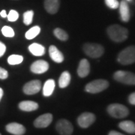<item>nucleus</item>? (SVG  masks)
<instances>
[{"instance_id":"obj_8","label":"nucleus","mask_w":135,"mask_h":135,"mask_svg":"<svg viewBox=\"0 0 135 135\" xmlns=\"http://www.w3.org/2000/svg\"><path fill=\"white\" fill-rule=\"evenodd\" d=\"M95 121V116L89 112L83 113L77 118V123L80 127L83 128H86L92 125Z\"/></svg>"},{"instance_id":"obj_34","label":"nucleus","mask_w":135,"mask_h":135,"mask_svg":"<svg viewBox=\"0 0 135 135\" xmlns=\"http://www.w3.org/2000/svg\"><path fill=\"white\" fill-rule=\"evenodd\" d=\"M3 89L0 87V101H1V99L2 98V96H3Z\"/></svg>"},{"instance_id":"obj_35","label":"nucleus","mask_w":135,"mask_h":135,"mask_svg":"<svg viewBox=\"0 0 135 135\" xmlns=\"http://www.w3.org/2000/svg\"><path fill=\"white\" fill-rule=\"evenodd\" d=\"M131 3H132L133 5H135V0H130Z\"/></svg>"},{"instance_id":"obj_12","label":"nucleus","mask_w":135,"mask_h":135,"mask_svg":"<svg viewBox=\"0 0 135 135\" xmlns=\"http://www.w3.org/2000/svg\"><path fill=\"white\" fill-rule=\"evenodd\" d=\"M6 131L14 135H23L26 133V128L17 122H11L5 126Z\"/></svg>"},{"instance_id":"obj_29","label":"nucleus","mask_w":135,"mask_h":135,"mask_svg":"<svg viewBox=\"0 0 135 135\" xmlns=\"http://www.w3.org/2000/svg\"><path fill=\"white\" fill-rule=\"evenodd\" d=\"M8 72L3 68L0 67V79L5 80L8 78Z\"/></svg>"},{"instance_id":"obj_9","label":"nucleus","mask_w":135,"mask_h":135,"mask_svg":"<svg viewBox=\"0 0 135 135\" xmlns=\"http://www.w3.org/2000/svg\"><path fill=\"white\" fill-rule=\"evenodd\" d=\"M41 82L38 80H34L26 83L23 87V91L26 95H35L41 90Z\"/></svg>"},{"instance_id":"obj_10","label":"nucleus","mask_w":135,"mask_h":135,"mask_svg":"<svg viewBox=\"0 0 135 135\" xmlns=\"http://www.w3.org/2000/svg\"><path fill=\"white\" fill-rule=\"evenodd\" d=\"M53 121V115L51 113H45L38 116L34 121V126L38 128H47Z\"/></svg>"},{"instance_id":"obj_16","label":"nucleus","mask_w":135,"mask_h":135,"mask_svg":"<svg viewBox=\"0 0 135 135\" xmlns=\"http://www.w3.org/2000/svg\"><path fill=\"white\" fill-rule=\"evenodd\" d=\"M49 55L52 60L56 63H62L64 61V56L61 51L59 50V49L54 46L51 45L49 48Z\"/></svg>"},{"instance_id":"obj_3","label":"nucleus","mask_w":135,"mask_h":135,"mask_svg":"<svg viewBox=\"0 0 135 135\" xmlns=\"http://www.w3.org/2000/svg\"><path fill=\"white\" fill-rule=\"evenodd\" d=\"M83 50L84 53L88 56L93 59L101 57L104 53V47L96 43H86L83 47Z\"/></svg>"},{"instance_id":"obj_11","label":"nucleus","mask_w":135,"mask_h":135,"mask_svg":"<svg viewBox=\"0 0 135 135\" xmlns=\"http://www.w3.org/2000/svg\"><path fill=\"white\" fill-rule=\"evenodd\" d=\"M49 69V64L44 60H37L30 66V71L34 74H43Z\"/></svg>"},{"instance_id":"obj_13","label":"nucleus","mask_w":135,"mask_h":135,"mask_svg":"<svg viewBox=\"0 0 135 135\" xmlns=\"http://www.w3.org/2000/svg\"><path fill=\"white\" fill-rule=\"evenodd\" d=\"M119 14H120V18L123 22H128L131 18L130 8L128 3L126 0H122L119 2Z\"/></svg>"},{"instance_id":"obj_18","label":"nucleus","mask_w":135,"mask_h":135,"mask_svg":"<svg viewBox=\"0 0 135 135\" xmlns=\"http://www.w3.org/2000/svg\"><path fill=\"white\" fill-rule=\"evenodd\" d=\"M29 50L30 53L35 56H41L45 53V48L41 44L33 43L29 46Z\"/></svg>"},{"instance_id":"obj_28","label":"nucleus","mask_w":135,"mask_h":135,"mask_svg":"<svg viewBox=\"0 0 135 135\" xmlns=\"http://www.w3.org/2000/svg\"><path fill=\"white\" fill-rule=\"evenodd\" d=\"M106 5L111 9H116L119 6V2L118 0H104Z\"/></svg>"},{"instance_id":"obj_17","label":"nucleus","mask_w":135,"mask_h":135,"mask_svg":"<svg viewBox=\"0 0 135 135\" xmlns=\"http://www.w3.org/2000/svg\"><path fill=\"white\" fill-rule=\"evenodd\" d=\"M20 110L25 112H31L35 111L38 109V104L32 101H21L18 104Z\"/></svg>"},{"instance_id":"obj_36","label":"nucleus","mask_w":135,"mask_h":135,"mask_svg":"<svg viewBox=\"0 0 135 135\" xmlns=\"http://www.w3.org/2000/svg\"><path fill=\"white\" fill-rule=\"evenodd\" d=\"M0 135H2V134H0Z\"/></svg>"},{"instance_id":"obj_15","label":"nucleus","mask_w":135,"mask_h":135,"mask_svg":"<svg viewBox=\"0 0 135 135\" xmlns=\"http://www.w3.org/2000/svg\"><path fill=\"white\" fill-rule=\"evenodd\" d=\"M44 8L50 15H55L58 12L60 6L59 0H44Z\"/></svg>"},{"instance_id":"obj_14","label":"nucleus","mask_w":135,"mask_h":135,"mask_svg":"<svg viewBox=\"0 0 135 135\" xmlns=\"http://www.w3.org/2000/svg\"><path fill=\"white\" fill-rule=\"evenodd\" d=\"M90 72V64L89 62L86 59H83L79 63V65L77 68V74L80 77H86L89 75Z\"/></svg>"},{"instance_id":"obj_1","label":"nucleus","mask_w":135,"mask_h":135,"mask_svg":"<svg viewBox=\"0 0 135 135\" xmlns=\"http://www.w3.org/2000/svg\"><path fill=\"white\" fill-rule=\"evenodd\" d=\"M109 38L114 42H122L128 38V30L120 25H111L107 29Z\"/></svg>"},{"instance_id":"obj_2","label":"nucleus","mask_w":135,"mask_h":135,"mask_svg":"<svg viewBox=\"0 0 135 135\" xmlns=\"http://www.w3.org/2000/svg\"><path fill=\"white\" fill-rule=\"evenodd\" d=\"M117 61L123 65L135 62V46H129L122 50L117 56Z\"/></svg>"},{"instance_id":"obj_26","label":"nucleus","mask_w":135,"mask_h":135,"mask_svg":"<svg viewBox=\"0 0 135 135\" xmlns=\"http://www.w3.org/2000/svg\"><path fill=\"white\" fill-rule=\"evenodd\" d=\"M2 33L3 34L4 36L8 37V38H13L15 35L14 29L8 26H5L2 29Z\"/></svg>"},{"instance_id":"obj_27","label":"nucleus","mask_w":135,"mask_h":135,"mask_svg":"<svg viewBox=\"0 0 135 135\" xmlns=\"http://www.w3.org/2000/svg\"><path fill=\"white\" fill-rule=\"evenodd\" d=\"M7 17H8V21H10V22H15L19 17V14L15 10H11L8 15H7Z\"/></svg>"},{"instance_id":"obj_5","label":"nucleus","mask_w":135,"mask_h":135,"mask_svg":"<svg viewBox=\"0 0 135 135\" xmlns=\"http://www.w3.org/2000/svg\"><path fill=\"white\" fill-rule=\"evenodd\" d=\"M109 86V83L106 80L98 79L89 83L85 86V91L89 93L96 94L103 92Z\"/></svg>"},{"instance_id":"obj_23","label":"nucleus","mask_w":135,"mask_h":135,"mask_svg":"<svg viewBox=\"0 0 135 135\" xmlns=\"http://www.w3.org/2000/svg\"><path fill=\"white\" fill-rule=\"evenodd\" d=\"M53 35H55V37H56L59 40H60L62 41H66L68 39V35L67 32L60 28H56L54 29Z\"/></svg>"},{"instance_id":"obj_30","label":"nucleus","mask_w":135,"mask_h":135,"mask_svg":"<svg viewBox=\"0 0 135 135\" xmlns=\"http://www.w3.org/2000/svg\"><path fill=\"white\" fill-rule=\"evenodd\" d=\"M5 51H6V46L5 45V44L0 41V57H2L5 54Z\"/></svg>"},{"instance_id":"obj_31","label":"nucleus","mask_w":135,"mask_h":135,"mask_svg":"<svg viewBox=\"0 0 135 135\" xmlns=\"http://www.w3.org/2000/svg\"><path fill=\"white\" fill-rule=\"evenodd\" d=\"M128 102L132 105H135V92H132L128 96Z\"/></svg>"},{"instance_id":"obj_4","label":"nucleus","mask_w":135,"mask_h":135,"mask_svg":"<svg viewBox=\"0 0 135 135\" xmlns=\"http://www.w3.org/2000/svg\"><path fill=\"white\" fill-rule=\"evenodd\" d=\"M107 110L109 115L116 119H122L129 114V110L128 107L121 104H111L107 107Z\"/></svg>"},{"instance_id":"obj_22","label":"nucleus","mask_w":135,"mask_h":135,"mask_svg":"<svg viewBox=\"0 0 135 135\" xmlns=\"http://www.w3.org/2000/svg\"><path fill=\"white\" fill-rule=\"evenodd\" d=\"M40 32H41V28L38 26H35L26 32L25 37L28 40H32V39L35 38L36 36H38L40 33Z\"/></svg>"},{"instance_id":"obj_7","label":"nucleus","mask_w":135,"mask_h":135,"mask_svg":"<svg viewBox=\"0 0 135 135\" xmlns=\"http://www.w3.org/2000/svg\"><path fill=\"white\" fill-rule=\"evenodd\" d=\"M56 129L60 135H71L74 131L72 124L67 119H62L56 125Z\"/></svg>"},{"instance_id":"obj_33","label":"nucleus","mask_w":135,"mask_h":135,"mask_svg":"<svg viewBox=\"0 0 135 135\" xmlns=\"http://www.w3.org/2000/svg\"><path fill=\"white\" fill-rule=\"evenodd\" d=\"M0 15H1V17H3V18H5V17H7V14H6V11L5 10H2L1 12H0Z\"/></svg>"},{"instance_id":"obj_32","label":"nucleus","mask_w":135,"mask_h":135,"mask_svg":"<svg viewBox=\"0 0 135 135\" xmlns=\"http://www.w3.org/2000/svg\"><path fill=\"white\" fill-rule=\"evenodd\" d=\"M108 135H125L123 134H122L120 132H118V131H111L109 132Z\"/></svg>"},{"instance_id":"obj_20","label":"nucleus","mask_w":135,"mask_h":135,"mask_svg":"<svg viewBox=\"0 0 135 135\" xmlns=\"http://www.w3.org/2000/svg\"><path fill=\"white\" fill-rule=\"evenodd\" d=\"M55 89V81L53 79L47 80L43 87V95L45 97H49L52 95Z\"/></svg>"},{"instance_id":"obj_25","label":"nucleus","mask_w":135,"mask_h":135,"mask_svg":"<svg viewBox=\"0 0 135 135\" xmlns=\"http://www.w3.org/2000/svg\"><path fill=\"white\" fill-rule=\"evenodd\" d=\"M34 11H27L23 14V23L25 25L29 26L32 23L33 20Z\"/></svg>"},{"instance_id":"obj_19","label":"nucleus","mask_w":135,"mask_h":135,"mask_svg":"<svg viewBox=\"0 0 135 135\" xmlns=\"http://www.w3.org/2000/svg\"><path fill=\"white\" fill-rule=\"evenodd\" d=\"M119 127L120 129L128 134H135V123L132 121H122L119 124Z\"/></svg>"},{"instance_id":"obj_21","label":"nucleus","mask_w":135,"mask_h":135,"mask_svg":"<svg viewBox=\"0 0 135 135\" xmlns=\"http://www.w3.org/2000/svg\"><path fill=\"white\" fill-rule=\"evenodd\" d=\"M71 74L68 71H64L62 73V74L60 75V77L59 79V86L60 88L64 89L65 87H67L71 82Z\"/></svg>"},{"instance_id":"obj_24","label":"nucleus","mask_w":135,"mask_h":135,"mask_svg":"<svg viewBox=\"0 0 135 135\" xmlns=\"http://www.w3.org/2000/svg\"><path fill=\"white\" fill-rule=\"evenodd\" d=\"M23 61V57L20 55H11L8 58V62L10 65H19Z\"/></svg>"},{"instance_id":"obj_6","label":"nucleus","mask_w":135,"mask_h":135,"mask_svg":"<svg viewBox=\"0 0 135 135\" xmlns=\"http://www.w3.org/2000/svg\"><path fill=\"white\" fill-rule=\"evenodd\" d=\"M113 78L117 82L126 85H135V74L130 71H117L113 74Z\"/></svg>"}]
</instances>
